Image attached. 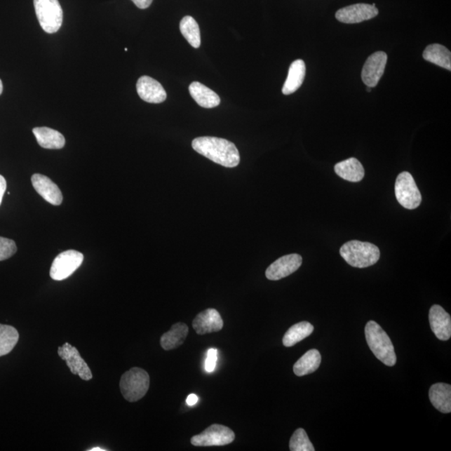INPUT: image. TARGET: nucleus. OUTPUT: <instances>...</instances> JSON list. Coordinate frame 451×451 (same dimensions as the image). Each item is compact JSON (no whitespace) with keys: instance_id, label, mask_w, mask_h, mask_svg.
Wrapping results in <instances>:
<instances>
[{"instance_id":"14","label":"nucleus","mask_w":451,"mask_h":451,"mask_svg":"<svg viewBox=\"0 0 451 451\" xmlns=\"http://www.w3.org/2000/svg\"><path fill=\"white\" fill-rule=\"evenodd\" d=\"M192 327L199 335L211 334L222 330L223 321L216 309H208L196 315Z\"/></svg>"},{"instance_id":"20","label":"nucleus","mask_w":451,"mask_h":451,"mask_svg":"<svg viewBox=\"0 0 451 451\" xmlns=\"http://www.w3.org/2000/svg\"><path fill=\"white\" fill-rule=\"evenodd\" d=\"M337 175L344 180L358 182L365 177V169L361 161L356 159H349L335 166Z\"/></svg>"},{"instance_id":"13","label":"nucleus","mask_w":451,"mask_h":451,"mask_svg":"<svg viewBox=\"0 0 451 451\" xmlns=\"http://www.w3.org/2000/svg\"><path fill=\"white\" fill-rule=\"evenodd\" d=\"M137 90L140 97L147 103H163L168 96L163 86L159 81L147 76L139 79Z\"/></svg>"},{"instance_id":"33","label":"nucleus","mask_w":451,"mask_h":451,"mask_svg":"<svg viewBox=\"0 0 451 451\" xmlns=\"http://www.w3.org/2000/svg\"><path fill=\"white\" fill-rule=\"evenodd\" d=\"M198 397L195 393H191L187 398V404L189 406H194L198 403Z\"/></svg>"},{"instance_id":"12","label":"nucleus","mask_w":451,"mask_h":451,"mask_svg":"<svg viewBox=\"0 0 451 451\" xmlns=\"http://www.w3.org/2000/svg\"><path fill=\"white\" fill-rule=\"evenodd\" d=\"M387 55L383 51L375 52L367 59L362 71V80L370 88L378 85L387 64Z\"/></svg>"},{"instance_id":"5","label":"nucleus","mask_w":451,"mask_h":451,"mask_svg":"<svg viewBox=\"0 0 451 451\" xmlns=\"http://www.w3.org/2000/svg\"><path fill=\"white\" fill-rule=\"evenodd\" d=\"M34 10L43 32H59L63 23V10L59 0H34Z\"/></svg>"},{"instance_id":"22","label":"nucleus","mask_w":451,"mask_h":451,"mask_svg":"<svg viewBox=\"0 0 451 451\" xmlns=\"http://www.w3.org/2000/svg\"><path fill=\"white\" fill-rule=\"evenodd\" d=\"M189 328L183 323H177L168 332L161 336V345L165 350H172L181 346L186 340Z\"/></svg>"},{"instance_id":"10","label":"nucleus","mask_w":451,"mask_h":451,"mask_svg":"<svg viewBox=\"0 0 451 451\" xmlns=\"http://www.w3.org/2000/svg\"><path fill=\"white\" fill-rule=\"evenodd\" d=\"M58 354L63 361L67 362L73 375H79L86 381L90 380L93 377L88 365L83 360L78 349L71 344L65 343L59 347Z\"/></svg>"},{"instance_id":"31","label":"nucleus","mask_w":451,"mask_h":451,"mask_svg":"<svg viewBox=\"0 0 451 451\" xmlns=\"http://www.w3.org/2000/svg\"><path fill=\"white\" fill-rule=\"evenodd\" d=\"M131 1L135 4V6L141 10H144V8L150 7L153 0H131Z\"/></svg>"},{"instance_id":"26","label":"nucleus","mask_w":451,"mask_h":451,"mask_svg":"<svg viewBox=\"0 0 451 451\" xmlns=\"http://www.w3.org/2000/svg\"><path fill=\"white\" fill-rule=\"evenodd\" d=\"M20 335L16 328L0 325V357L10 354L18 343Z\"/></svg>"},{"instance_id":"28","label":"nucleus","mask_w":451,"mask_h":451,"mask_svg":"<svg viewBox=\"0 0 451 451\" xmlns=\"http://www.w3.org/2000/svg\"><path fill=\"white\" fill-rule=\"evenodd\" d=\"M289 449L291 451H315L314 446L309 440L307 433L304 429L299 428L293 433L289 442Z\"/></svg>"},{"instance_id":"34","label":"nucleus","mask_w":451,"mask_h":451,"mask_svg":"<svg viewBox=\"0 0 451 451\" xmlns=\"http://www.w3.org/2000/svg\"><path fill=\"white\" fill-rule=\"evenodd\" d=\"M88 451H107L106 449H102L100 447H94L92 449L88 450Z\"/></svg>"},{"instance_id":"18","label":"nucleus","mask_w":451,"mask_h":451,"mask_svg":"<svg viewBox=\"0 0 451 451\" xmlns=\"http://www.w3.org/2000/svg\"><path fill=\"white\" fill-rule=\"evenodd\" d=\"M189 92L191 97L201 107L211 109L221 103L220 97L216 92L201 84L200 82H192L189 86Z\"/></svg>"},{"instance_id":"8","label":"nucleus","mask_w":451,"mask_h":451,"mask_svg":"<svg viewBox=\"0 0 451 451\" xmlns=\"http://www.w3.org/2000/svg\"><path fill=\"white\" fill-rule=\"evenodd\" d=\"M235 433L230 428L222 424H212L199 435L191 439L195 446H223L233 443Z\"/></svg>"},{"instance_id":"23","label":"nucleus","mask_w":451,"mask_h":451,"mask_svg":"<svg viewBox=\"0 0 451 451\" xmlns=\"http://www.w3.org/2000/svg\"><path fill=\"white\" fill-rule=\"evenodd\" d=\"M322 357L317 349H311L304 354L293 366V372L297 376H304L316 371L321 365Z\"/></svg>"},{"instance_id":"30","label":"nucleus","mask_w":451,"mask_h":451,"mask_svg":"<svg viewBox=\"0 0 451 451\" xmlns=\"http://www.w3.org/2000/svg\"><path fill=\"white\" fill-rule=\"evenodd\" d=\"M217 349H208L207 354V358H206L205 361V370L208 373H213L215 370V368L217 363Z\"/></svg>"},{"instance_id":"1","label":"nucleus","mask_w":451,"mask_h":451,"mask_svg":"<svg viewBox=\"0 0 451 451\" xmlns=\"http://www.w3.org/2000/svg\"><path fill=\"white\" fill-rule=\"evenodd\" d=\"M191 146L200 155L225 168H236L240 163L238 148L233 142L226 139L198 137L192 141Z\"/></svg>"},{"instance_id":"19","label":"nucleus","mask_w":451,"mask_h":451,"mask_svg":"<svg viewBox=\"0 0 451 451\" xmlns=\"http://www.w3.org/2000/svg\"><path fill=\"white\" fill-rule=\"evenodd\" d=\"M33 133L39 146L43 148L58 150L65 147L64 135L49 127H36L33 129Z\"/></svg>"},{"instance_id":"9","label":"nucleus","mask_w":451,"mask_h":451,"mask_svg":"<svg viewBox=\"0 0 451 451\" xmlns=\"http://www.w3.org/2000/svg\"><path fill=\"white\" fill-rule=\"evenodd\" d=\"M379 14L375 4H356L340 8L337 11L336 19L344 24H358L374 19Z\"/></svg>"},{"instance_id":"2","label":"nucleus","mask_w":451,"mask_h":451,"mask_svg":"<svg viewBox=\"0 0 451 451\" xmlns=\"http://www.w3.org/2000/svg\"><path fill=\"white\" fill-rule=\"evenodd\" d=\"M365 338L372 353L385 365L395 366L397 358L392 341L379 323L375 321L367 323Z\"/></svg>"},{"instance_id":"21","label":"nucleus","mask_w":451,"mask_h":451,"mask_svg":"<svg viewBox=\"0 0 451 451\" xmlns=\"http://www.w3.org/2000/svg\"><path fill=\"white\" fill-rule=\"evenodd\" d=\"M306 67L304 60L293 61L289 68L288 77L283 87L284 95H291L299 90L304 81Z\"/></svg>"},{"instance_id":"15","label":"nucleus","mask_w":451,"mask_h":451,"mask_svg":"<svg viewBox=\"0 0 451 451\" xmlns=\"http://www.w3.org/2000/svg\"><path fill=\"white\" fill-rule=\"evenodd\" d=\"M431 330L438 339L446 341L451 337L450 315L440 305L432 306L429 314Z\"/></svg>"},{"instance_id":"4","label":"nucleus","mask_w":451,"mask_h":451,"mask_svg":"<svg viewBox=\"0 0 451 451\" xmlns=\"http://www.w3.org/2000/svg\"><path fill=\"white\" fill-rule=\"evenodd\" d=\"M150 387V376L141 368L134 367L121 376L120 388L127 401L141 400Z\"/></svg>"},{"instance_id":"36","label":"nucleus","mask_w":451,"mask_h":451,"mask_svg":"<svg viewBox=\"0 0 451 451\" xmlns=\"http://www.w3.org/2000/svg\"><path fill=\"white\" fill-rule=\"evenodd\" d=\"M367 91H369V92H370V91H371L370 87H368V88H367Z\"/></svg>"},{"instance_id":"7","label":"nucleus","mask_w":451,"mask_h":451,"mask_svg":"<svg viewBox=\"0 0 451 451\" xmlns=\"http://www.w3.org/2000/svg\"><path fill=\"white\" fill-rule=\"evenodd\" d=\"M84 255L76 250L65 251L55 258L51 265L50 275L55 281L67 279L80 268Z\"/></svg>"},{"instance_id":"6","label":"nucleus","mask_w":451,"mask_h":451,"mask_svg":"<svg viewBox=\"0 0 451 451\" xmlns=\"http://www.w3.org/2000/svg\"><path fill=\"white\" fill-rule=\"evenodd\" d=\"M396 196L398 203L406 209L414 210L422 203V194L410 173L398 175L396 182Z\"/></svg>"},{"instance_id":"29","label":"nucleus","mask_w":451,"mask_h":451,"mask_svg":"<svg viewBox=\"0 0 451 451\" xmlns=\"http://www.w3.org/2000/svg\"><path fill=\"white\" fill-rule=\"evenodd\" d=\"M17 252L14 241L0 236V261L8 260Z\"/></svg>"},{"instance_id":"24","label":"nucleus","mask_w":451,"mask_h":451,"mask_svg":"<svg viewBox=\"0 0 451 451\" xmlns=\"http://www.w3.org/2000/svg\"><path fill=\"white\" fill-rule=\"evenodd\" d=\"M423 57L429 62L439 65V67L450 72L451 54L447 48L439 45V43H433L426 48Z\"/></svg>"},{"instance_id":"16","label":"nucleus","mask_w":451,"mask_h":451,"mask_svg":"<svg viewBox=\"0 0 451 451\" xmlns=\"http://www.w3.org/2000/svg\"><path fill=\"white\" fill-rule=\"evenodd\" d=\"M32 182L34 189L48 203L54 206L62 203L63 196L59 187L49 177L41 174H34L32 177Z\"/></svg>"},{"instance_id":"32","label":"nucleus","mask_w":451,"mask_h":451,"mask_svg":"<svg viewBox=\"0 0 451 451\" xmlns=\"http://www.w3.org/2000/svg\"><path fill=\"white\" fill-rule=\"evenodd\" d=\"M7 182L6 179L0 175V205L2 203L4 192L6 191Z\"/></svg>"},{"instance_id":"11","label":"nucleus","mask_w":451,"mask_h":451,"mask_svg":"<svg viewBox=\"0 0 451 451\" xmlns=\"http://www.w3.org/2000/svg\"><path fill=\"white\" fill-rule=\"evenodd\" d=\"M303 262L299 254L292 253L278 258L266 270V278L271 281H278L288 277L299 269Z\"/></svg>"},{"instance_id":"25","label":"nucleus","mask_w":451,"mask_h":451,"mask_svg":"<svg viewBox=\"0 0 451 451\" xmlns=\"http://www.w3.org/2000/svg\"><path fill=\"white\" fill-rule=\"evenodd\" d=\"M314 328L309 322H301L292 325L284 335L283 344L285 347H292L312 334Z\"/></svg>"},{"instance_id":"27","label":"nucleus","mask_w":451,"mask_h":451,"mask_svg":"<svg viewBox=\"0 0 451 451\" xmlns=\"http://www.w3.org/2000/svg\"><path fill=\"white\" fill-rule=\"evenodd\" d=\"M180 30L190 45L198 49L201 46V34L198 24L191 16H185L181 20Z\"/></svg>"},{"instance_id":"35","label":"nucleus","mask_w":451,"mask_h":451,"mask_svg":"<svg viewBox=\"0 0 451 451\" xmlns=\"http://www.w3.org/2000/svg\"><path fill=\"white\" fill-rule=\"evenodd\" d=\"M2 92H3V83H2V81L0 80V95L2 94Z\"/></svg>"},{"instance_id":"17","label":"nucleus","mask_w":451,"mask_h":451,"mask_svg":"<svg viewBox=\"0 0 451 451\" xmlns=\"http://www.w3.org/2000/svg\"><path fill=\"white\" fill-rule=\"evenodd\" d=\"M429 397L435 408L441 413L451 412V386L448 384H433L429 391Z\"/></svg>"},{"instance_id":"3","label":"nucleus","mask_w":451,"mask_h":451,"mask_svg":"<svg viewBox=\"0 0 451 451\" xmlns=\"http://www.w3.org/2000/svg\"><path fill=\"white\" fill-rule=\"evenodd\" d=\"M340 255L354 268L365 269L373 266L380 257L377 246L370 243L353 240L346 243L340 248Z\"/></svg>"}]
</instances>
